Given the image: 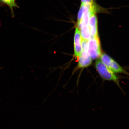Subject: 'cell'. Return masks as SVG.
<instances>
[{"mask_svg": "<svg viewBox=\"0 0 129 129\" xmlns=\"http://www.w3.org/2000/svg\"><path fill=\"white\" fill-rule=\"evenodd\" d=\"M95 66L97 70L103 80L113 81L123 92L120 85L118 77L114 72L105 65L100 59L96 61Z\"/></svg>", "mask_w": 129, "mask_h": 129, "instance_id": "obj_1", "label": "cell"}, {"mask_svg": "<svg viewBox=\"0 0 129 129\" xmlns=\"http://www.w3.org/2000/svg\"><path fill=\"white\" fill-rule=\"evenodd\" d=\"M88 52L92 59L100 57L101 51L100 42L98 36L91 37L88 42Z\"/></svg>", "mask_w": 129, "mask_h": 129, "instance_id": "obj_2", "label": "cell"}, {"mask_svg": "<svg viewBox=\"0 0 129 129\" xmlns=\"http://www.w3.org/2000/svg\"><path fill=\"white\" fill-rule=\"evenodd\" d=\"M88 40H82L81 53L79 56L78 67L83 68L89 66L92 63V59L88 52Z\"/></svg>", "mask_w": 129, "mask_h": 129, "instance_id": "obj_3", "label": "cell"}, {"mask_svg": "<svg viewBox=\"0 0 129 129\" xmlns=\"http://www.w3.org/2000/svg\"><path fill=\"white\" fill-rule=\"evenodd\" d=\"M100 57L101 62L114 73H125L121 67L107 55L103 54Z\"/></svg>", "mask_w": 129, "mask_h": 129, "instance_id": "obj_4", "label": "cell"}, {"mask_svg": "<svg viewBox=\"0 0 129 129\" xmlns=\"http://www.w3.org/2000/svg\"><path fill=\"white\" fill-rule=\"evenodd\" d=\"M82 42V39L80 30L76 27L74 37V56L75 57H79L81 53Z\"/></svg>", "mask_w": 129, "mask_h": 129, "instance_id": "obj_5", "label": "cell"}, {"mask_svg": "<svg viewBox=\"0 0 129 129\" xmlns=\"http://www.w3.org/2000/svg\"><path fill=\"white\" fill-rule=\"evenodd\" d=\"M88 25L89 27L91 36H98V20L96 14H93L90 17Z\"/></svg>", "mask_w": 129, "mask_h": 129, "instance_id": "obj_6", "label": "cell"}, {"mask_svg": "<svg viewBox=\"0 0 129 129\" xmlns=\"http://www.w3.org/2000/svg\"><path fill=\"white\" fill-rule=\"evenodd\" d=\"M79 29L82 40L88 41L92 37L88 25L81 27Z\"/></svg>", "mask_w": 129, "mask_h": 129, "instance_id": "obj_7", "label": "cell"}, {"mask_svg": "<svg viewBox=\"0 0 129 129\" xmlns=\"http://www.w3.org/2000/svg\"><path fill=\"white\" fill-rule=\"evenodd\" d=\"M0 3L3 5H6L9 8L13 17L14 15V8L18 7L16 4V0H0Z\"/></svg>", "mask_w": 129, "mask_h": 129, "instance_id": "obj_8", "label": "cell"}, {"mask_svg": "<svg viewBox=\"0 0 129 129\" xmlns=\"http://www.w3.org/2000/svg\"><path fill=\"white\" fill-rule=\"evenodd\" d=\"M96 3L95 0H81V4H91Z\"/></svg>", "mask_w": 129, "mask_h": 129, "instance_id": "obj_9", "label": "cell"}]
</instances>
